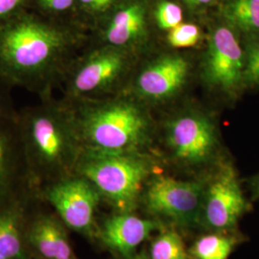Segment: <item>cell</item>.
I'll return each instance as SVG.
<instances>
[{
    "mask_svg": "<svg viewBox=\"0 0 259 259\" xmlns=\"http://www.w3.org/2000/svg\"><path fill=\"white\" fill-rule=\"evenodd\" d=\"M151 12L149 0H124L92 31L90 41L135 53L147 41Z\"/></svg>",
    "mask_w": 259,
    "mask_h": 259,
    "instance_id": "8fae6325",
    "label": "cell"
},
{
    "mask_svg": "<svg viewBox=\"0 0 259 259\" xmlns=\"http://www.w3.org/2000/svg\"><path fill=\"white\" fill-rule=\"evenodd\" d=\"M12 89L13 87L0 78V118H16L18 116L19 110L13 100Z\"/></svg>",
    "mask_w": 259,
    "mask_h": 259,
    "instance_id": "484cf974",
    "label": "cell"
},
{
    "mask_svg": "<svg viewBox=\"0 0 259 259\" xmlns=\"http://www.w3.org/2000/svg\"><path fill=\"white\" fill-rule=\"evenodd\" d=\"M0 259H6V258H4V257H1V256H0Z\"/></svg>",
    "mask_w": 259,
    "mask_h": 259,
    "instance_id": "f546056e",
    "label": "cell"
},
{
    "mask_svg": "<svg viewBox=\"0 0 259 259\" xmlns=\"http://www.w3.org/2000/svg\"><path fill=\"white\" fill-rule=\"evenodd\" d=\"M248 187L250 192V200L253 203L259 200V172L251 177L248 181Z\"/></svg>",
    "mask_w": 259,
    "mask_h": 259,
    "instance_id": "83f0119b",
    "label": "cell"
},
{
    "mask_svg": "<svg viewBox=\"0 0 259 259\" xmlns=\"http://www.w3.org/2000/svg\"><path fill=\"white\" fill-rule=\"evenodd\" d=\"M124 0H76V23L93 31Z\"/></svg>",
    "mask_w": 259,
    "mask_h": 259,
    "instance_id": "ffe728a7",
    "label": "cell"
},
{
    "mask_svg": "<svg viewBox=\"0 0 259 259\" xmlns=\"http://www.w3.org/2000/svg\"><path fill=\"white\" fill-rule=\"evenodd\" d=\"M75 173L87 178L113 211L133 212L139 208L145 185L160 168L147 152L82 151Z\"/></svg>",
    "mask_w": 259,
    "mask_h": 259,
    "instance_id": "277c9868",
    "label": "cell"
},
{
    "mask_svg": "<svg viewBox=\"0 0 259 259\" xmlns=\"http://www.w3.org/2000/svg\"><path fill=\"white\" fill-rule=\"evenodd\" d=\"M205 176L180 180L157 173L145 185L139 207L151 218L185 234L200 231Z\"/></svg>",
    "mask_w": 259,
    "mask_h": 259,
    "instance_id": "52a82bcc",
    "label": "cell"
},
{
    "mask_svg": "<svg viewBox=\"0 0 259 259\" xmlns=\"http://www.w3.org/2000/svg\"><path fill=\"white\" fill-rule=\"evenodd\" d=\"M38 195L54 208L68 230L96 242V213L102 198L87 178L75 173L45 187Z\"/></svg>",
    "mask_w": 259,
    "mask_h": 259,
    "instance_id": "30bf717a",
    "label": "cell"
},
{
    "mask_svg": "<svg viewBox=\"0 0 259 259\" xmlns=\"http://www.w3.org/2000/svg\"><path fill=\"white\" fill-rule=\"evenodd\" d=\"M240 34L222 19L213 24L202 64V76L210 89L231 99L240 96L244 83V47Z\"/></svg>",
    "mask_w": 259,
    "mask_h": 259,
    "instance_id": "9c48e42d",
    "label": "cell"
},
{
    "mask_svg": "<svg viewBox=\"0 0 259 259\" xmlns=\"http://www.w3.org/2000/svg\"><path fill=\"white\" fill-rule=\"evenodd\" d=\"M112 259H150L147 254V251L145 250L136 251L130 255L126 256H113Z\"/></svg>",
    "mask_w": 259,
    "mask_h": 259,
    "instance_id": "f1b7e54d",
    "label": "cell"
},
{
    "mask_svg": "<svg viewBox=\"0 0 259 259\" xmlns=\"http://www.w3.org/2000/svg\"><path fill=\"white\" fill-rule=\"evenodd\" d=\"M37 191L31 181L16 118H0V207Z\"/></svg>",
    "mask_w": 259,
    "mask_h": 259,
    "instance_id": "4fadbf2b",
    "label": "cell"
},
{
    "mask_svg": "<svg viewBox=\"0 0 259 259\" xmlns=\"http://www.w3.org/2000/svg\"><path fill=\"white\" fill-rule=\"evenodd\" d=\"M39 196L28 216L25 245L32 259H72L76 257L68 229L58 214L36 208Z\"/></svg>",
    "mask_w": 259,
    "mask_h": 259,
    "instance_id": "9a60e30c",
    "label": "cell"
},
{
    "mask_svg": "<svg viewBox=\"0 0 259 259\" xmlns=\"http://www.w3.org/2000/svg\"><path fill=\"white\" fill-rule=\"evenodd\" d=\"M19 110L17 122L33 185L39 192L75 174L82 147L70 106L54 95Z\"/></svg>",
    "mask_w": 259,
    "mask_h": 259,
    "instance_id": "7a4b0ae2",
    "label": "cell"
},
{
    "mask_svg": "<svg viewBox=\"0 0 259 259\" xmlns=\"http://www.w3.org/2000/svg\"><path fill=\"white\" fill-rule=\"evenodd\" d=\"M220 19L234 28L241 37L259 33V0H222Z\"/></svg>",
    "mask_w": 259,
    "mask_h": 259,
    "instance_id": "ac0fdd59",
    "label": "cell"
},
{
    "mask_svg": "<svg viewBox=\"0 0 259 259\" xmlns=\"http://www.w3.org/2000/svg\"><path fill=\"white\" fill-rule=\"evenodd\" d=\"M89 38L77 25L28 11L0 28V78L38 98L54 95Z\"/></svg>",
    "mask_w": 259,
    "mask_h": 259,
    "instance_id": "6da1fadb",
    "label": "cell"
},
{
    "mask_svg": "<svg viewBox=\"0 0 259 259\" xmlns=\"http://www.w3.org/2000/svg\"><path fill=\"white\" fill-rule=\"evenodd\" d=\"M32 0H0V28L31 10Z\"/></svg>",
    "mask_w": 259,
    "mask_h": 259,
    "instance_id": "d4e9b609",
    "label": "cell"
},
{
    "mask_svg": "<svg viewBox=\"0 0 259 259\" xmlns=\"http://www.w3.org/2000/svg\"><path fill=\"white\" fill-rule=\"evenodd\" d=\"M164 227L154 218L139 216L137 211H112L98 222L96 242L113 256H126L138 251L140 245Z\"/></svg>",
    "mask_w": 259,
    "mask_h": 259,
    "instance_id": "5bb4252c",
    "label": "cell"
},
{
    "mask_svg": "<svg viewBox=\"0 0 259 259\" xmlns=\"http://www.w3.org/2000/svg\"><path fill=\"white\" fill-rule=\"evenodd\" d=\"M150 259H190L185 235L176 229L164 227L149 240Z\"/></svg>",
    "mask_w": 259,
    "mask_h": 259,
    "instance_id": "d6986e66",
    "label": "cell"
},
{
    "mask_svg": "<svg viewBox=\"0 0 259 259\" xmlns=\"http://www.w3.org/2000/svg\"><path fill=\"white\" fill-rule=\"evenodd\" d=\"M135 53L90 41L70 65L61 88L67 102L102 99L124 93Z\"/></svg>",
    "mask_w": 259,
    "mask_h": 259,
    "instance_id": "5b68a950",
    "label": "cell"
},
{
    "mask_svg": "<svg viewBox=\"0 0 259 259\" xmlns=\"http://www.w3.org/2000/svg\"><path fill=\"white\" fill-rule=\"evenodd\" d=\"M72 259H78V258H77V257H75V258H72Z\"/></svg>",
    "mask_w": 259,
    "mask_h": 259,
    "instance_id": "4dcf8cb0",
    "label": "cell"
},
{
    "mask_svg": "<svg viewBox=\"0 0 259 259\" xmlns=\"http://www.w3.org/2000/svg\"><path fill=\"white\" fill-rule=\"evenodd\" d=\"M153 19L160 30L169 31L184 22V9L173 0H158L152 9Z\"/></svg>",
    "mask_w": 259,
    "mask_h": 259,
    "instance_id": "7402d4cb",
    "label": "cell"
},
{
    "mask_svg": "<svg viewBox=\"0 0 259 259\" xmlns=\"http://www.w3.org/2000/svg\"><path fill=\"white\" fill-rule=\"evenodd\" d=\"M163 145L168 160L185 171L208 174L227 157L215 122L200 110L182 111L169 118Z\"/></svg>",
    "mask_w": 259,
    "mask_h": 259,
    "instance_id": "8992f818",
    "label": "cell"
},
{
    "mask_svg": "<svg viewBox=\"0 0 259 259\" xmlns=\"http://www.w3.org/2000/svg\"><path fill=\"white\" fill-rule=\"evenodd\" d=\"M248 240L247 235L235 232H201L188 247L190 259H229L236 248Z\"/></svg>",
    "mask_w": 259,
    "mask_h": 259,
    "instance_id": "e0dca14e",
    "label": "cell"
},
{
    "mask_svg": "<svg viewBox=\"0 0 259 259\" xmlns=\"http://www.w3.org/2000/svg\"><path fill=\"white\" fill-rule=\"evenodd\" d=\"M187 9L192 12H198L207 9L215 4H220L222 0H181Z\"/></svg>",
    "mask_w": 259,
    "mask_h": 259,
    "instance_id": "4316f807",
    "label": "cell"
},
{
    "mask_svg": "<svg viewBox=\"0 0 259 259\" xmlns=\"http://www.w3.org/2000/svg\"><path fill=\"white\" fill-rule=\"evenodd\" d=\"M202 37L201 28L191 22H182L167 32V42L174 48L196 47Z\"/></svg>",
    "mask_w": 259,
    "mask_h": 259,
    "instance_id": "cb8c5ba5",
    "label": "cell"
},
{
    "mask_svg": "<svg viewBox=\"0 0 259 259\" xmlns=\"http://www.w3.org/2000/svg\"><path fill=\"white\" fill-rule=\"evenodd\" d=\"M190 63L178 53L158 56L143 66L136 77L133 90L149 102L166 101L180 93L187 83Z\"/></svg>",
    "mask_w": 259,
    "mask_h": 259,
    "instance_id": "7c38bea8",
    "label": "cell"
},
{
    "mask_svg": "<svg viewBox=\"0 0 259 259\" xmlns=\"http://www.w3.org/2000/svg\"><path fill=\"white\" fill-rule=\"evenodd\" d=\"M38 196L37 191H30L0 207L1 257L32 259L25 245V227Z\"/></svg>",
    "mask_w": 259,
    "mask_h": 259,
    "instance_id": "2e32d148",
    "label": "cell"
},
{
    "mask_svg": "<svg viewBox=\"0 0 259 259\" xmlns=\"http://www.w3.org/2000/svg\"><path fill=\"white\" fill-rule=\"evenodd\" d=\"M244 83L246 89L259 87V33L244 38Z\"/></svg>",
    "mask_w": 259,
    "mask_h": 259,
    "instance_id": "603a6c76",
    "label": "cell"
},
{
    "mask_svg": "<svg viewBox=\"0 0 259 259\" xmlns=\"http://www.w3.org/2000/svg\"><path fill=\"white\" fill-rule=\"evenodd\" d=\"M65 102L73 112L82 151L147 152L154 126L148 112L132 96L124 93L102 99Z\"/></svg>",
    "mask_w": 259,
    "mask_h": 259,
    "instance_id": "3957f363",
    "label": "cell"
},
{
    "mask_svg": "<svg viewBox=\"0 0 259 259\" xmlns=\"http://www.w3.org/2000/svg\"><path fill=\"white\" fill-rule=\"evenodd\" d=\"M253 206L236 167L226 157L205 175L200 232H239V222Z\"/></svg>",
    "mask_w": 259,
    "mask_h": 259,
    "instance_id": "ba28073f",
    "label": "cell"
},
{
    "mask_svg": "<svg viewBox=\"0 0 259 259\" xmlns=\"http://www.w3.org/2000/svg\"><path fill=\"white\" fill-rule=\"evenodd\" d=\"M30 11L52 21L77 25L76 0H32Z\"/></svg>",
    "mask_w": 259,
    "mask_h": 259,
    "instance_id": "44dd1931",
    "label": "cell"
}]
</instances>
